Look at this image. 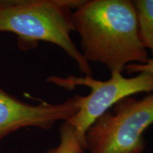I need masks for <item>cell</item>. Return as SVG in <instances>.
Returning <instances> with one entry per match:
<instances>
[{
	"mask_svg": "<svg viewBox=\"0 0 153 153\" xmlns=\"http://www.w3.org/2000/svg\"><path fill=\"white\" fill-rule=\"evenodd\" d=\"M72 19L88 62L101 63L111 74H122L128 65L143 64L148 59L133 1L87 0L72 13Z\"/></svg>",
	"mask_w": 153,
	"mask_h": 153,
	"instance_id": "cell-1",
	"label": "cell"
},
{
	"mask_svg": "<svg viewBox=\"0 0 153 153\" xmlns=\"http://www.w3.org/2000/svg\"><path fill=\"white\" fill-rule=\"evenodd\" d=\"M82 0H0V33L17 37L19 50L35 48L39 41L53 43L76 63L85 76L92 75L89 63L74 45L72 9Z\"/></svg>",
	"mask_w": 153,
	"mask_h": 153,
	"instance_id": "cell-2",
	"label": "cell"
},
{
	"mask_svg": "<svg viewBox=\"0 0 153 153\" xmlns=\"http://www.w3.org/2000/svg\"><path fill=\"white\" fill-rule=\"evenodd\" d=\"M153 124V92L137 99L126 97L97 118L86 132L89 153H143V133Z\"/></svg>",
	"mask_w": 153,
	"mask_h": 153,
	"instance_id": "cell-3",
	"label": "cell"
},
{
	"mask_svg": "<svg viewBox=\"0 0 153 153\" xmlns=\"http://www.w3.org/2000/svg\"><path fill=\"white\" fill-rule=\"evenodd\" d=\"M46 81L68 90H73L79 86L90 88L91 92L87 96H74L78 111L67 120L74 128L76 136L85 150V133L97 118L126 97L153 92V74L146 72L130 78L124 77L121 73L111 74L107 81L95 79L91 76L74 75L50 76Z\"/></svg>",
	"mask_w": 153,
	"mask_h": 153,
	"instance_id": "cell-4",
	"label": "cell"
},
{
	"mask_svg": "<svg viewBox=\"0 0 153 153\" xmlns=\"http://www.w3.org/2000/svg\"><path fill=\"white\" fill-rule=\"evenodd\" d=\"M74 97L61 104L24 102L0 87V142L19 129L36 127L50 130L57 121H67L77 112Z\"/></svg>",
	"mask_w": 153,
	"mask_h": 153,
	"instance_id": "cell-5",
	"label": "cell"
},
{
	"mask_svg": "<svg viewBox=\"0 0 153 153\" xmlns=\"http://www.w3.org/2000/svg\"><path fill=\"white\" fill-rule=\"evenodd\" d=\"M136 10L139 35L143 46L149 49L153 59V0L133 1Z\"/></svg>",
	"mask_w": 153,
	"mask_h": 153,
	"instance_id": "cell-6",
	"label": "cell"
},
{
	"mask_svg": "<svg viewBox=\"0 0 153 153\" xmlns=\"http://www.w3.org/2000/svg\"><path fill=\"white\" fill-rule=\"evenodd\" d=\"M60 142L57 146L45 153H84L85 148L76 136L74 128L68 121H62L60 126Z\"/></svg>",
	"mask_w": 153,
	"mask_h": 153,
	"instance_id": "cell-7",
	"label": "cell"
},
{
	"mask_svg": "<svg viewBox=\"0 0 153 153\" xmlns=\"http://www.w3.org/2000/svg\"><path fill=\"white\" fill-rule=\"evenodd\" d=\"M127 74H133L135 72H150L153 74V59L148 58L143 64L131 63L126 66L124 69Z\"/></svg>",
	"mask_w": 153,
	"mask_h": 153,
	"instance_id": "cell-8",
	"label": "cell"
}]
</instances>
